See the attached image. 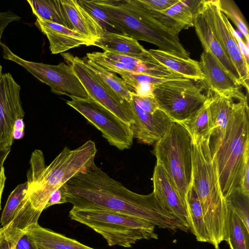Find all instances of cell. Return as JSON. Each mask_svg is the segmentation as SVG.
<instances>
[{"instance_id":"f1b7e54d","label":"cell","mask_w":249,"mask_h":249,"mask_svg":"<svg viewBox=\"0 0 249 249\" xmlns=\"http://www.w3.org/2000/svg\"><path fill=\"white\" fill-rule=\"evenodd\" d=\"M180 123L189 132L192 140L211 135L212 129L208 98L195 114Z\"/></svg>"},{"instance_id":"836d02e7","label":"cell","mask_w":249,"mask_h":249,"mask_svg":"<svg viewBox=\"0 0 249 249\" xmlns=\"http://www.w3.org/2000/svg\"><path fill=\"white\" fill-rule=\"evenodd\" d=\"M221 12L229 18L244 36L248 45L249 34L248 27L242 14L235 3L231 0H219Z\"/></svg>"},{"instance_id":"cb8c5ba5","label":"cell","mask_w":249,"mask_h":249,"mask_svg":"<svg viewBox=\"0 0 249 249\" xmlns=\"http://www.w3.org/2000/svg\"><path fill=\"white\" fill-rule=\"evenodd\" d=\"M26 233L31 238L37 249H95L43 228L38 223Z\"/></svg>"},{"instance_id":"f35d334b","label":"cell","mask_w":249,"mask_h":249,"mask_svg":"<svg viewBox=\"0 0 249 249\" xmlns=\"http://www.w3.org/2000/svg\"><path fill=\"white\" fill-rule=\"evenodd\" d=\"M67 187L66 183H65L51 194L45 209L55 204L67 202Z\"/></svg>"},{"instance_id":"7402d4cb","label":"cell","mask_w":249,"mask_h":249,"mask_svg":"<svg viewBox=\"0 0 249 249\" xmlns=\"http://www.w3.org/2000/svg\"><path fill=\"white\" fill-rule=\"evenodd\" d=\"M61 0L70 29L82 34L92 41L105 32L78 0Z\"/></svg>"},{"instance_id":"277c9868","label":"cell","mask_w":249,"mask_h":249,"mask_svg":"<svg viewBox=\"0 0 249 249\" xmlns=\"http://www.w3.org/2000/svg\"><path fill=\"white\" fill-rule=\"evenodd\" d=\"M111 18L122 34L153 44L158 50L184 58L188 52L178 36L154 19L137 0H92Z\"/></svg>"},{"instance_id":"9a60e30c","label":"cell","mask_w":249,"mask_h":249,"mask_svg":"<svg viewBox=\"0 0 249 249\" xmlns=\"http://www.w3.org/2000/svg\"><path fill=\"white\" fill-rule=\"evenodd\" d=\"M133 112V121L131 127L133 138L142 143L151 144L155 143L164 135L172 122L160 109L153 113L142 109L133 100L129 102Z\"/></svg>"},{"instance_id":"52a82bcc","label":"cell","mask_w":249,"mask_h":249,"mask_svg":"<svg viewBox=\"0 0 249 249\" xmlns=\"http://www.w3.org/2000/svg\"><path fill=\"white\" fill-rule=\"evenodd\" d=\"M153 152L157 163L174 184L188 214L187 196L192 178L191 135L181 123L172 122L163 137L155 142Z\"/></svg>"},{"instance_id":"c3c4849f","label":"cell","mask_w":249,"mask_h":249,"mask_svg":"<svg viewBox=\"0 0 249 249\" xmlns=\"http://www.w3.org/2000/svg\"><path fill=\"white\" fill-rule=\"evenodd\" d=\"M2 66L0 64V79L2 76Z\"/></svg>"},{"instance_id":"1f68e13d","label":"cell","mask_w":249,"mask_h":249,"mask_svg":"<svg viewBox=\"0 0 249 249\" xmlns=\"http://www.w3.org/2000/svg\"><path fill=\"white\" fill-rule=\"evenodd\" d=\"M78 1L102 27L104 32L122 34L111 18L101 7L92 0H78Z\"/></svg>"},{"instance_id":"f907efd6","label":"cell","mask_w":249,"mask_h":249,"mask_svg":"<svg viewBox=\"0 0 249 249\" xmlns=\"http://www.w3.org/2000/svg\"><path fill=\"white\" fill-rule=\"evenodd\" d=\"M1 228L0 227V229H1Z\"/></svg>"},{"instance_id":"5bb4252c","label":"cell","mask_w":249,"mask_h":249,"mask_svg":"<svg viewBox=\"0 0 249 249\" xmlns=\"http://www.w3.org/2000/svg\"><path fill=\"white\" fill-rule=\"evenodd\" d=\"M209 91L237 101L248 100L238 81L230 74L209 51H204L199 62Z\"/></svg>"},{"instance_id":"d590c367","label":"cell","mask_w":249,"mask_h":249,"mask_svg":"<svg viewBox=\"0 0 249 249\" xmlns=\"http://www.w3.org/2000/svg\"><path fill=\"white\" fill-rule=\"evenodd\" d=\"M119 75L128 88L138 83H147L154 86L171 79H177L159 77L144 74L128 72H123Z\"/></svg>"},{"instance_id":"816d5d0a","label":"cell","mask_w":249,"mask_h":249,"mask_svg":"<svg viewBox=\"0 0 249 249\" xmlns=\"http://www.w3.org/2000/svg\"></svg>"},{"instance_id":"83f0119b","label":"cell","mask_w":249,"mask_h":249,"mask_svg":"<svg viewBox=\"0 0 249 249\" xmlns=\"http://www.w3.org/2000/svg\"><path fill=\"white\" fill-rule=\"evenodd\" d=\"M187 199L190 221V231L195 236L197 241L209 243V237L204 220L201 207L192 183L187 193Z\"/></svg>"},{"instance_id":"f6af8a7d","label":"cell","mask_w":249,"mask_h":249,"mask_svg":"<svg viewBox=\"0 0 249 249\" xmlns=\"http://www.w3.org/2000/svg\"><path fill=\"white\" fill-rule=\"evenodd\" d=\"M11 151V147L0 146V172L4 168V163Z\"/></svg>"},{"instance_id":"6da1fadb","label":"cell","mask_w":249,"mask_h":249,"mask_svg":"<svg viewBox=\"0 0 249 249\" xmlns=\"http://www.w3.org/2000/svg\"><path fill=\"white\" fill-rule=\"evenodd\" d=\"M66 184L67 202L74 207L121 213L171 231H189L165 209L153 192L148 195L134 193L108 176L94 162Z\"/></svg>"},{"instance_id":"b9f144b4","label":"cell","mask_w":249,"mask_h":249,"mask_svg":"<svg viewBox=\"0 0 249 249\" xmlns=\"http://www.w3.org/2000/svg\"><path fill=\"white\" fill-rule=\"evenodd\" d=\"M128 89L139 96H153L154 85L150 84L138 83L129 87Z\"/></svg>"},{"instance_id":"681fc988","label":"cell","mask_w":249,"mask_h":249,"mask_svg":"<svg viewBox=\"0 0 249 249\" xmlns=\"http://www.w3.org/2000/svg\"><path fill=\"white\" fill-rule=\"evenodd\" d=\"M2 233V228L0 229V237Z\"/></svg>"},{"instance_id":"7dc6e473","label":"cell","mask_w":249,"mask_h":249,"mask_svg":"<svg viewBox=\"0 0 249 249\" xmlns=\"http://www.w3.org/2000/svg\"><path fill=\"white\" fill-rule=\"evenodd\" d=\"M0 249H10L7 242L3 237L2 233L0 237Z\"/></svg>"},{"instance_id":"3957f363","label":"cell","mask_w":249,"mask_h":249,"mask_svg":"<svg viewBox=\"0 0 249 249\" xmlns=\"http://www.w3.org/2000/svg\"><path fill=\"white\" fill-rule=\"evenodd\" d=\"M210 136L192 140V178L210 242L215 249L226 240L229 209L209 148Z\"/></svg>"},{"instance_id":"e0dca14e","label":"cell","mask_w":249,"mask_h":249,"mask_svg":"<svg viewBox=\"0 0 249 249\" xmlns=\"http://www.w3.org/2000/svg\"><path fill=\"white\" fill-rule=\"evenodd\" d=\"M202 2L203 0H178L169 8L162 11L148 10L141 5L154 19L178 36L182 30L194 27L195 15Z\"/></svg>"},{"instance_id":"4316f807","label":"cell","mask_w":249,"mask_h":249,"mask_svg":"<svg viewBox=\"0 0 249 249\" xmlns=\"http://www.w3.org/2000/svg\"><path fill=\"white\" fill-rule=\"evenodd\" d=\"M27 2L33 14L36 18L62 25L70 29L61 0H27Z\"/></svg>"},{"instance_id":"484cf974","label":"cell","mask_w":249,"mask_h":249,"mask_svg":"<svg viewBox=\"0 0 249 249\" xmlns=\"http://www.w3.org/2000/svg\"><path fill=\"white\" fill-rule=\"evenodd\" d=\"M208 101L212 131L223 130L227 125L233 113L234 100L208 91Z\"/></svg>"},{"instance_id":"e575fe53","label":"cell","mask_w":249,"mask_h":249,"mask_svg":"<svg viewBox=\"0 0 249 249\" xmlns=\"http://www.w3.org/2000/svg\"><path fill=\"white\" fill-rule=\"evenodd\" d=\"M30 163V168L27 174V190L34 189L39 183L46 169L43 154L41 150L36 149L33 152Z\"/></svg>"},{"instance_id":"30bf717a","label":"cell","mask_w":249,"mask_h":249,"mask_svg":"<svg viewBox=\"0 0 249 249\" xmlns=\"http://www.w3.org/2000/svg\"><path fill=\"white\" fill-rule=\"evenodd\" d=\"M66 104L83 116L102 134L108 143L120 150L133 143L131 125L124 123L92 99L72 98Z\"/></svg>"},{"instance_id":"44dd1931","label":"cell","mask_w":249,"mask_h":249,"mask_svg":"<svg viewBox=\"0 0 249 249\" xmlns=\"http://www.w3.org/2000/svg\"><path fill=\"white\" fill-rule=\"evenodd\" d=\"M85 57L107 70L119 74L128 72L164 78H174L177 75V73L160 64L145 62L139 66H133L110 59L104 56L102 52L88 53Z\"/></svg>"},{"instance_id":"d6986e66","label":"cell","mask_w":249,"mask_h":249,"mask_svg":"<svg viewBox=\"0 0 249 249\" xmlns=\"http://www.w3.org/2000/svg\"><path fill=\"white\" fill-rule=\"evenodd\" d=\"M91 45L98 47L113 54L136 58L144 62L155 63L153 58L138 41L125 35L105 32L94 40Z\"/></svg>"},{"instance_id":"4dcf8cb0","label":"cell","mask_w":249,"mask_h":249,"mask_svg":"<svg viewBox=\"0 0 249 249\" xmlns=\"http://www.w3.org/2000/svg\"><path fill=\"white\" fill-rule=\"evenodd\" d=\"M226 199L228 209L243 221L249 230V196L237 188Z\"/></svg>"},{"instance_id":"74e56055","label":"cell","mask_w":249,"mask_h":249,"mask_svg":"<svg viewBox=\"0 0 249 249\" xmlns=\"http://www.w3.org/2000/svg\"><path fill=\"white\" fill-rule=\"evenodd\" d=\"M178 0H138L148 10L155 11L165 10L176 3Z\"/></svg>"},{"instance_id":"5b68a950","label":"cell","mask_w":249,"mask_h":249,"mask_svg":"<svg viewBox=\"0 0 249 249\" xmlns=\"http://www.w3.org/2000/svg\"><path fill=\"white\" fill-rule=\"evenodd\" d=\"M69 216L101 235L109 246L130 248L139 240L158 238L154 225L121 213L72 207Z\"/></svg>"},{"instance_id":"ba28073f","label":"cell","mask_w":249,"mask_h":249,"mask_svg":"<svg viewBox=\"0 0 249 249\" xmlns=\"http://www.w3.org/2000/svg\"><path fill=\"white\" fill-rule=\"evenodd\" d=\"M198 82L174 79L154 86V97L172 122L180 123L188 119L206 101L207 95L203 92L205 85Z\"/></svg>"},{"instance_id":"8992f818","label":"cell","mask_w":249,"mask_h":249,"mask_svg":"<svg viewBox=\"0 0 249 249\" xmlns=\"http://www.w3.org/2000/svg\"><path fill=\"white\" fill-rule=\"evenodd\" d=\"M95 143L89 140L76 149L67 146L46 166L39 183L27 190L25 196L37 216H40L51 194L73 176L94 162Z\"/></svg>"},{"instance_id":"2e32d148","label":"cell","mask_w":249,"mask_h":249,"mask_svg":"<svg viewBox=\"0 0 249 249\" xmlns=\"http://www.w3.org/2000/svg\"><path fill=\"white\" fill-rule=\"evenodd\" d=\"M153 192L165 209L189 231L190 222L187 208L169 177L156 163L153 175Z\"/></svg>"},{"instance_id":"7bdbcfd3","label":"cell","mask_w":249,"mask_h":249,"mask_svg":"<svg viewBox=\"0 0 249 249\" xmlns=\"http://www.w3.org/2000/svg\"><path fill=\"white\" fill-rule=\"evenodd\" d=\"M15 249H36V248L30 236L25 233L20 238Z\"/></svg>"},{"instance_id":"9c48e42d","label":"cell","mask_w":249,"mask_h":249,"mask_svg":"<svg viewBox=\"0 0 249 249\" xmlns=\"http://www.w3.org/2000/svg\"><path fill=\"white\" fill-rule=\"evenodd\" d=\"M4 59L15 62L24 68L41 82L49 86L52 92L65 95L71 98H88V94L71 68L65 62L52 65L28 61L14 53L1 42Z\"/></svg>"},{"instance_id":"ee69618b","label":"cell","mask_w":249,"mask_h":249,"mask_svg":"<svg viewBox=\"0 0 249 249\" xmlns=\"http://www.w3.org/2000/svg\"><path fill=\"white\" fill-rule=\"evenodd\" d=\"M24 126L23 119H18L15 121L13 131V138L14 140H19L23 138Z\"/></svg>"},{"instance_id":"d4e9b609","label":"cell","mask_w":249,"mask_h":249,"mask_svg":"<svg viewBox=\"0 0 249 249\" xmlns=\"http://www.w3.org/2000/svg\"><path fill=\"white\" fill-rule=\"evenodd\" d=\"M85 66L110 92L117 94L122 99L129 102L131 92L121 78L85 57H80Z\"/></svg>"},{"instance_id":"60d3db41","label":"cell","mask_w":249,"mask_h":249,"mask_svg":"<svg viewBox=\"0 0 249 249\" xmlns=\"http://www.w3.org/2000/svg\"><path fill=\"white\" fill-rule=\"evenodd\" d=\"M249 154L245 158L239 188L246 195L249 196Z\"/></svg>"},{"instance_id":"d6a6232c","label":"cell","mask_w":249,"mask_h":249,"mask_svg":"<svg viewBox=\"0 0 249 249\" xmlns=\"http://www.w3.org/2000/svg\"><path fill=\"white\" fill-rule=\"evenodd\" d=\"M28 186L27 181L19 184L10 193L0 218L2 228L6 226L12 220L19 203L26 194Z\"/></svg>"},{"instance_id":"f546056e","label":"cell","mask_w":249,"mask_h":249,"mask_svg":"<svg viewBox=\"0 0 249 249\" xmlns=\"http://www.w3.org/2000/svg\"><path fill=\"white\" fill-rule=\"evenodd\" d=\"M226 241L230 249H249V230L243 221L229 209Z\"/></svg>"},{"instance_id":"8fae6325","label":"cell","mask_w":249,"mask_h":249,"mask_svg":"<svg viewBox=\"0 0 249 249\" xmlns=\"http://www.w3.org/2000/svg\"><path fill=\"white\" fill-rule=\"evenodd\" d=\"M202 9L224 53L236 71L239 83L249 91V61L238 43L239 36L220 9L219 0H203Z\"/></svg>"},{"instance_id":"8d00e7d4","label":"cell","mask_w":249,"mask_h":249,"mask_svg":"<svg viewBox=\"0 0 249 249\" xmlns=\"http://www.w3.org/2000/svg\"><path fill=\"white\" fill-rule=\"evenodd\" d=\"M131 97L132 100L142 109L147 113H153L160 109L154 96H139L131 92Z\"/></svg>"},{"instance_id":"bcb514c9","label":"cell","mask_w":249,"mask_h":249,"mask_svg":"<svg viewBox=\"0 0 249 249\" xmlns=\"http://www.w3.org/2000/svg\"><path fill=\"white\" fill-rule=\"evenodd\" d=\"M6 176L5 175L4 168L0 172V210H1V198L3 190L4 187Z\"/></svg>"},{"instance_id":"603a6c76","label":"cell","mask_w":249,"mask_h":249,"mask_svg":"<svg viewBox=\"0 0 249 249\" xmlns=\"http://www.w3.org/2000/svg\"><path fill=\"white\" fill-rule=\"evenodd\" d=\"M147 51L156 62L170 71L196 81L204 80V76L198 61L190 58H181L158 49Z\"/></svg>"},{"instance_id":"4fadbf2b","label":"cell","mask_w":249,"mask_h":249,"mask_svg":"<svg viewBox=\"0 0 249 249\" xmlns=\"http://www.w3.org/2000/svg\"><path fill=\"white\" fill-rule=\"evenodd\" d=\"M20 90V86L10 73H2L0 79V146H12L14 123L24 118Z\"/></svg>"},{"instance_id":"7c38bea8","label":"cell","mask_w":249,"mask_h":249,"mask_svg":"<svg viewBox=\"0 0 249 249\" xmlns=\"http://www.w3.org/2000/svg\"><path fill=\"white\" fill-rule=\"evenodd\" d=\"M66 63L72 69L89 98L109 110L129 124L133 121L129 102L107 90L99 80L85 66L80 57L70 53H61Z\"/></svg>"},{"instance_id":"ab89813d","label":"cell","mask_w":249,"mask_h":249,"mask_svg":"<svg viewBox=\"0 0 249 249\" xmlns=\"http://www.w3.org/2000/svg\"><path fill=\"white\" fill-rule=\"evenodd\" d=\"M20 16L15 14L11 10L5 12H0V43L4 30L11 22L18 21L20 19Z\"/></svg>"},{"instance_id":"ac0fdd59","label":"cell","mask_w":249,"mask_h":249,"mask_svg":"<svg viewBox=\"0 0 249 249\" xmlns=\"http://www.w3.org/2000/svg\"><path fill=\"white\" fill-rule=\"evenodd\" d=\"M35 25L47 36L52 54L61 53L81 45L92 44V41L88 38L62 25L39 18H36Z\"/></svg>"},{"instance_id":"7a4b0ae2","label":"cell","mask_w":249,"mask_h":249,"mask_svg":"<svg viewBox=\"0 0 249 249\" xmlns=\"http://www.w3.org/2000/svg\"><path fill=\"white\" fill-rule=\"evenodd\" d=\"M248 100L238 101L226 128L214 129L209 148L219 186L226 198L239 188L246 156L249 154Z\"/></svg>"},{"instance_id":"ffe728a7","label":"cell","mask_w":249,"mask_h":249,"mask_svg":"<svg viewBox=\"0 0 249 249\" xmlns=\"http://www.w3.org/2000/svg\"><path fill=\"white\" fill-rule=\"evenodd\" d=\"M203 2V0L194 19V27L196 35L204 50L211 53L224 69L238 81L235 69L224 53L206 18L202 9Z\"/></svg>"}]
</instances>
